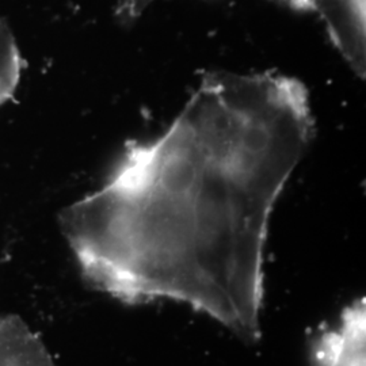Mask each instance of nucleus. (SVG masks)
Here are the masks:
<instances>
[{"instance_id":"obj_1","label":"nucleus","mask_w":366,"mask_h":366,"mask_svg":"<svg viewBox=\"0 0 366 366\" xmlns=\"http://www.w3.org/2000/svg\"><path fill=\"white\" fill-rule=\"evenodd\" d=\"M314 132L295 79L213 74L157 139L59 222L84 277L129 304L182 302L254 343L278 197Z\"/></svg>"},{"instance_id":"obj_2","label":"nucleus","mask_w":366,"mask_h":366,"mask_svg":"<svg viewBox=\"0 0 366 366\" xmlns=\"http://www.w3.org/2000/svg\"><path fill=\"white\" fill-rule=\"evenodd\" d=\"M297 10L314 13L327 29L328 37L360 76L365 75V0H277Z\"/></svg>"},{"instance_id":"obj_3","label":"nucleus","mask_w":366,"mask_h":366,"mask_svg":"<svg viewBox=\"0 0 366 366\" xmlns=\"http://www.w3.org/2000/svg\"><path fill=\"white\" fill-rule=\"evenodd\" d=\"M366 312L349 305L312 343L315 366H366Z\"/></svg>"},{"instance_id":"obj_4","label":"nucleus","mask_w":366,"mask_h":366,"mask_svg":"<svg viewBox=\"0 0 366 366\" xmlns=\"http://www.w3.org/2000/svg\"><path fill=\"white\" fill-rule=\"evenodd\" d=\"M0 366H56L42 340L18 316H0Z\"/></svg>"},{"instance_id":"obj_5","label":"nucleus","mask_w":366,"mask_h":366,"mask_svg":"<svg viewBox=\"0 0 366 366\" xmlns=\"http://www.w3.org/2000/svg\"><path fill=\"white\" fill-rule=\"evenodd\" d=\"M21 72L22 59L13 31L4 19H0V105L13 97Z\"/></svg>"},{"instance_id":"obj_6","label":"nucleus","mask_w":366,"mask_h":366,"mask_svg":"<svg viewBox=\"0 0 366 366\" xmlns=\"http://www.w3.org/2000/svg\"><path fill=\"white\" fill-rule=\"evenodd\" d=\"M157 0H116L117 14L124 19H136Z\"/></svg>"}]
</instances>
